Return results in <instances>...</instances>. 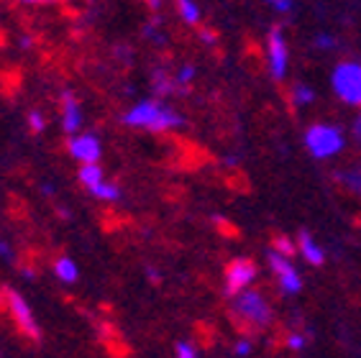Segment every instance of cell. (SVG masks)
Returning a JSON list of instances; mask_svg holds the SVG:
<instances>
[{
	"instance_id": "4",
	"label": "cell",
	"mask_w": 361,
	"mask_h": 358,
	"mask_svg": "<svg viewBox=\"0 0 361 358\" xmlns=\"http://www.w3.org/2000/svg\"><path fill=\"white\" fill-rule=\"evenodd\" d=\"M305 146L310 149V154L315 159H328L343 149V133L336 125H326V123L310 125L305 133Z\"/></svg>"
},
{
	"instance_id": "28",
	"label": "cell",
	"mask_w": 361,
	"mask_h": 358,
	"mask_svg": "<svg viewBox=\"0 0 361 358\" xmlns=\"http://www.w3.org/2000/svg\"><path fill=\"white\" fill-rule=\"evenodd\" d=\"M354 136H356V141L361 144V116L354 121Z\"/></svg>"
},
{
	"instance_id": "19",
	"label": "cell",
	"mask_w": 361,
	"mask_h": 358,
	"mask_svg": "<svg viewBox=\"0 0 361 358\" xmlns=\"http://www.w3.org/2000/svg\"><path fill=\"white\" fill-rule=\"evenodd\" d=\"M92 195H95V197H100V200H118L121 190L116 185H108V182H103V185H97L95 190H92Z\"/></svg>"
},
{
	"instance_id": "8",
	"label": "cell",
	"mask_w": 361,
	"mask_h": 358,
	"mask_svg": "<svg viewBox=\"0 0 361 358\" xmlns=\"http://www.w3.org/2000/svg\"><path fill=\"white\" fill-rule=\"evenodd\" d=\"M269 266L274 268V274H277V279H279V287H282L285 295H298V292L302 290V279H300L298 268L290 264V259H282L279 254L271 251Z\"/></svg>"
},
{
	"instance_id": "31",
	"label": "cell",
	"mask_w": 361,
	"mask_h": 358,
	"mask_svg": "<svg viewBox=\"0 0 361 358\" xmlns=\"http://www.w3.org/2000/svg\"><path fill=\"white\" fill-rule=\"evenodd\" d=\"M31 44H34V39H31V36H23V39H21V47H31Z\"/></svg>"
},
{
	"instance_id": "18",
	"label": "cell",
	"mask_w": 361,
	"mask_h": 358,
	"mask_svg": "<svg viewBox=\"0 0 361 358\" xmlns=\"http://www.w3.org/2000/svg\"><path fill=\"white\" fill-rule=\"evenodd\" d=\"M274 254H279L282 259H290V256L298 254V246H295L290 238H285V235H277V238H274Z\"/></svg>"
},
{
	"instance_id": "5",
	"label": "cell",
	"mask_w": 361,
	"mask_h": 358,
	"mask_svg": "<svg viewBox=\"0 0 361 358\" xmlns=\"http://www.w3.org/2000/svg\"><path fill=\"white\" fill-rule=\"evenodd\" d=\"M3 295H6V307H8V312H11V317H13L18 333H23V335L31 338V340H39L42 331H39L36 317H34V312H31V307H28L26 300L13 290H3Z\"/></svg>"
},
{
	"instance_id": "15",
	"label": "cell",
	"mask_w": 361,
	"mask_h": 358,
	"mask_svg": "<svg viewBox=\"0 0 361 358\" xmlns=\"http://www.w3.org/2000/svg\"><path fill=\"white\" fill-rule=\"evenodd\" d=\"M338 182L343 187H348L351 192L361 195V169H346V172H338Z\"/></svg>"
},
{
	"instance_id": "27",
	"label": "cell",
	"mask_w": 361,
	"mask_h": 358,
	"mask_svg": "<svg viewBox=\"0 0 361 358\" xmlns=\"http://www.w3.org/2000/svg\"><path fill=\"white\" fill-rule=\"evenodd\" d=\"M0 256H3V259H8V261L13 259V254H11V246H8L6 241H0Z\"/></svg>"
},
{
	"instance_id": "14",
	"label": "cell",
	"mask_w": 361,
	"mask_h": 358,
	"mask_svg": "<svg viewBox=\"0 0 361 358\" xmlns=\"http://www.w3.org/2000/svg\"><path fill=\"white\" fill-rule=\"evenodd\" d=\"M177 11H180V18L185 23H192V26H197V23H200V8L195 6V3H190V0H182V3H177Z\"/></svg>"
},
{
	"instance_id": "7",
	"label": "cell",
	"mask_w": 361,
	"mask_h": 358,
	"mask_svg": "<svg viewBox=\"0 0 361 358\" xmlns=\"http://www.w3.org/2000/svg\"><path fill=\"white\" fill-rule=\"evenodd\" d=\"M267 49H269L271 77H274L277 82H282L287 75V59H290V54H287V42H285V36H282V31H279V26L271 28L269 36H267Z\"/></svg>"
},
{
	"instance_id": "21",
	"label": "cell",
	"mask_w": 361,
	"mask_h": 358,
	"mask_svg": "<svg viewBox=\"0 0 361 358\" xmlns=\"http://www.w3.org/2000/svg\"><path fill=\"white\" fill-rule=\"evenodd\" d=\"M307 338L302 335V333H290L287 335V348H292V351H300V348H305Z\"/></svg>"
},
{
	"instance_id": "25",
	"label": "cell",
	"mask_w": 361,
	"mask_h": 358,
	"mask_svg": "<svg viewBox=\"0 0 361 358\" xmlns=\"http://www.w3.org/2000/svg\"><path fill=\"white\" fill-rule=\"evenodd\" d=\"M200 42H205V44H218V34L216 31H210V28H200Z\"/></svg>"
},
{
	"instance_id": "6",
	"label": "cell",
	"mask_w": 361,
	"mask_h": 358,
	"mask_svg": "<svg viewBox=\"0 0 361 358\" xmlns=\"http://www.w3.org/2000/svg\"><path fill=\"white\" fill-rule=\"evenodd\" d=\"M257 276V264L251 259H233V261L226 266V297H238L241 292H246L251 282Z\"/></svg>"
},
{
	"instance_id": "1",
	"label": "cell",
	"mask_w": 361,
	"mask_h": 358,
	"mask_svg": "<svg viewBox=\"0 0 361 358\" xmlns=\"http://www.w3.org/2000/svg\"><path fill=\"white\" fill-rule=\"evenodd\" d=\"M123 123L126 125H133V128H149L154 133H164L169 128H177L182 125V121L172 108L167 105L157 103V100H144V103L133 105L131 111L123 116Z\"/></svg>"
},
{
	"instance_id": "30",
	"label": "cell",
	"mask_w": 361,
	"mask_h": 358,
	"mask_svg": "<svg viewBox=\"0 0 361 358\" xmlns=\"http://www.w3.org/2000/svg\"><path fill=\"white\" fill-rule=\"evenodd\" d=\"M274 8H277V11H290L292 3H274Z\"/></svg>"
},
{
	"instance_id": "23",
	"label": "cell",
	"mask_w": 361,
	"mask_h": 358,
	"mask_svg": "<svg viewBox=\"0 0 361 358\" xmlns=\"http://www.w3.org/2000/svg\"><path fill=\"white\" fill-rule=\"evenodd\" d=\"M177 358H197V351L192 348V343L182 340V343H177Z\"/></svg>"
},
{
	"instance_id": "9",
	"label": "cell",
	"mask_w": 361,
	"mask_h": 358,
	"mask_svg": "<svg viewBox=\"0 0 361 358\" xmlns=\"http://www.w3.org/2000/svg\"><path fill=\"white\" fill-rule=\"evenodd\" d=\"M67 149H70V154L80 164H97V159H100V141H97L92 133L72 136Z\"/></svg>"
},
{
	"instance_id": "24",
	"label": "cell",
	"mask_w": 361,
	"mask_h": 358,
	"mask_svg": "<svg viewBox=\"0 0 361 358\" xmlns=\"http://www.w3.org/2000/svg\"><path fill=\"white\" fill-rule=\"evenodd\" d=\"M336 36H331V34H318L315 36V47L318 49H334L336 47Z\"/></svg>"
},
{
	"instance_id": "22",
	"label": "cell",
	"mask_w": 361,
	"mask_h": 358,
	"mask_svg": "<svg viewBox=\"0 0 361 358\" xmlns=\"http://www.w3.org/2000/svg\"><path fill=\"white\" fill-rule=\"evenodd\" d=\"M28 125H31V131H34V133H42L44 125H47V123H44V116H42V113H39V111H31V113H28Z\"/></svg>"
},
{
	"instance_id": "26",
	"label": "cell",
	"mask_w": 361,
	"mask_h": 358,
	"mask_svg": "<svg viewBox=\"0 0 361 358\" xmlns=\"http://www.w3.org/2000/svg\"><path fill=\"white\" fill-rule=\"evenodd\" d=\"M249 353H251V340H249V338L238 340V343H236V356H249Z\"/></svg>"
},
{
	"instance_id": "29",
	"label": "cell",
	"mask_w": 361,
	"mask_h": 358,
	"mask_svg": "<svg viewBox=\"0 0 361 358\" xmlns=\"http://www.w3.org/2000/svg\"><path fill=\"white\" fill-rule=\"evenodd\" d=\"M146 271H149V279H152V282H159V274H157V268L149 266V268H146Z\"/></svg>"
},
{
	"instance_id": "17",
	"label": "cell",
	"mask_w": 361,
	"mask_h": 358,
	"mask_svg": "<svg viewBox=\"0 0 361 358\" xmlns=\"http://www.w3.org/2000/svg\"><path fill=\"white\" fill-rule=\"evenodd\" d=\"M292 100H295V105H310L315 100V92L307 85H295L292 87Z\"/></svg>"
},
{
	"instance_id": "20",
	"label": "cell",
	"mask_w": 361,
	"mask_h": 358,
	"mask_svg": "<svg viewBox=\"0 0 361 358\" xmlns=\"http://www.w3.org/2000/svg\"><path fill=\"white\" fill-rule=\"evenodd\" d=\"M192 80H195V67H192V64H185V67L177 72V80H174V82H177V85H190Z\"/></svg>"
},
{
	"instance_id": "13",
	"label": "cell",
	"mask_w": 361,
	"mask_h": 358,
	"mask_svg": "<svg viewBox=\"0 0 361 358\" xmlns=\"http://www.w3.org/2000/svg\"><path fill=\"white\" fill-rule=\"evenodd\" d=\"M54 271H56V276H59L62 282H67V284L77 282V266H75V261H72V259H67V256L56 259Z\"/></svg>"
},
{
	"instance_id": "2",
	"label": "cell",
	"mask_w": 361,
	"mask_h": 358,
	"mask_svg": "<svg viewBox=\"0 0 361 358\" xmlns=\"http://www.w3.org/2000/svg\"><path fill=\"white\" fill-rule=\"evenodd\" d=\"M233 317L238 323H243L249 331H264L267 325L271 323V307L264 297L254 290H246L233 300V307H231Z\"/></svg>"
},
{
	"instance_id": "12",
	"label": "cell",
	"mask_w": 361,
	"mask_h": 358,
	"mask_svg": "<svg viewBox=\"0 0 361 358\" xmlns=\"http://www.w3.org/2000/svg\"><path fill=\"white\" fill-rule=\"evenodd\" d=\"M80 182L92 192L97 185H103V169L97 164H82L80 166Z\"/></svg>"
},
{
	"instance_id": "11",
	"label": "cell",
	"mask_w": 361,
	"mask_h": 358,
	"mask_svg": "<svg viewBox=\"0 0 361 358\" xmlns=\"http://www.w3.org/2000/svg\"><path fill=\"white\" fill-rule=\"evenodd\" d=\"M298 246L305 256L307 264H313V266H320V264L326 261V251L313 241V235L307 233V230H300V238H298Z\"/></svg>"
},
{
	"instance_id": "16",
	"label": "cell",
	"mask_w": 361,
	"mask_h": 358,
	"mask_svg": "<svg viewBox=\"0 0 361 358\" xmlns=\"http://www.w3.org/2000/svg\"><path fill=\"white\" fill-rule=\"evenodd\" d=\"M154 90H157L159 95H169L174 90V82L169 80V75L164 69H157V72H154Z\"/></svg>"
},
{
	"instance_id": "10",
	"label": "cell",
	"mask_w": 361,
	"mask_h": 358,
	"mask_svg": "<svg viewBox=\"0 0 361 358\" xmlns=\"http://www.w3.org/2000/svg\"><path fill=\"white\" fill-rule=\"evenodd\" d=\"M62 125L67 133L80 131V125H82V111H80V103L70 90L62 92Z\"/></svg>"
},
{
	"instance_id": "3",
	"label": "cell",
	"mask_w": 361,
	"mask_h": 358,
	"mask_svg": "<svg viewBox=\"0 0 361 358\" xmlns=\"http://www.w3.org/2000/svg\"><path fill=\"white\" fill-rule=\"evenodd\" d=\"M334 90L346 105L361 108V64L341 62L334 69Z\"/></svg>"
}]
</instances>
